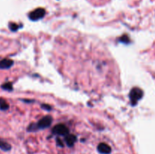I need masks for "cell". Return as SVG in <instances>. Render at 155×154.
I'll use <instances>...</instances> for the list:
<instances>
[{
	"label": "cell",
	"instance_id": "1",
	"mask_svg": "<svg viewBox=\"0 0 155 154\" xmlns=\"http://www.w3.org/2000/svg\"><path fill=\"white\" fill-rule=\"evenodd\" d=\"M52 123V117L51 116H45L43 118L39 120V122L36 124H30L27 128L28 131H36L39 129H45L48 128Z\"/></svg>",
	"mask_w": 155,
	"mask_h": 154
},
{
	"label": "cell",
	"instance_id": "2",
	"mask_svg": "<svg viewBox=\"0 0 155 154\" xmlns=\"http://www.w3.org/2000/svg\"><path fill=\"white\" fill-rule=\"evenodd\" d=\"M144 92L142 90L139 88H133L130 92V95H129V97H130V103H131L132 106H136V104H138L139 100H141L143 97Z\"/></svg>",
	"mask_w": 155,
	"mask_h": 154
},
{
	"label": "cell",
	"instance_id": "3",
	"mask_svg": "<svg viewBox=\"0 0 155 154\" xmlns=\"http://www.w3.org/2000/svg\"><path fill=\"white\" fill-rule=\"evenodd\" d=\"M45 15V9L39 8L35 9V10H33V11L30 12V13L29 14V18H30L31 21H36L42 19V18H43Z\"/></svg>",
	"mask_w": 155,
	"mask_h": 154
},
{
	"label": "cell",
	"instance_id": "4",
	"mask_svg": "<svg viewBox=\"0 0 155 154\" xmlns=\"http://www.w3.org/2000/svg\"><path fill=\"white\" fill-rule=\"evenodd\" d=\"M52 133L59 136H66L69 134V128L64 124H58L53 128Z\"/></svg>",
	"mask_w": 155,
	"mask_h": 154
},
{
	"label": "cell",
	"instance_id": "5",
	"mask_svg": "<svg viewBox=\"0 0 155 154\" xmlns=\"http://www.w3.org/2000/svg\"><path fill=\"white\" fill-rule=\"evenodd\" d=\"M97 150L101 154H110L112 149L110 146L107 143H100L97 146Z\"/></svg>",
	"mask_w": 155,
	"mask_h": 154
},
{
	"label": "cell",
	"instance_id": "6",
	"mask_svg": "<svg viewBox=\"0 0 155 154\" xmlns=\"http://www.w3.org/2000/svg\"><path fill=\"white\" fill-rule=\"evenodd\" d=\"M64 140H65V143L66 144L68 145L69 147H71L74 145V143L77 142V138L74 134H67L66 136H64Z\"/></svg>",
	"mask_w": 155,
	"mask_h": 154
},
{
	"label": "cell",
	"instance_id": "7",
	"mask_svg": "<svg viewBox=\"0 0 155 154\" xmlns=\"http://www.w3.org/2000/svg\"><path fill=\"white\" fill-rule=\"evenodd\" d=\"M14 64V61L11 59H3V60H0V69H9L12 67V65Z\"/></svg>",
	"mask_w": 155,
	"mask_h": 154
},
{
	"label": "cell",
	"instance_id": "8",
	"mask_svg": "<svg viewBox=\"0 0 155 154\" xmlns=\"http://www.w3.org/2000/svg\"><path fill=\"white\" fill-rule=\"evenodd\" d=\"M0 149H2L3 151L8 152V151L11 150V149H12V146H11L8 143H7V142L0 140Z\"/></svg>",
	"mask_w": 155,
	"mask_h": 154
},
{
	"label": "cell",
	"instance_id": "9",
	"mask_svg": "<svg viewBox=\"0 0 155 154\" xmlns=\"http://www.w3.org/2000/svg\"><path fill=\"white\" fill-rule=\"evenodd\" d=\"M8 104L4 99H1V98H0V109H1L2 110H6L8 109Z\"/></svg>",
	"mask_w": 155,
	"mask_h": 154
},
{
	"label": "cell",
	"instance_id": "10",
	"mask_svg": "<svg viewBox=\"0 0 155 154\" xmlns=\"http://www.w3.org/2000/svg\"><path fill=\"white\" fill-rule=\"evenodd\" d=\"M2 88L4 90H6V91H12V90H13L12 84L11 82L5 83V84H3L2 85Z\"/></svg>",
	"mask_w": 155,
	"mask_h": 154
},
{
	"label": "cell",
	"instance_id": "11",
	"mask_svg": "<svg viewBox=\"0 0 155 154\" xmlns=\"http://www.w3.org/2000/svg\"><path fill=\"white\" fill-rule=\"evenodd\" d=\"M120 42H123L124 44H128L130 42V39L127 35H124V36L120 38Z\"/></svg>",
	"mask_w": 155,
	"mask_h": 154
},
{
	"label": "cell",
	"instance_id": "12",
	"mask_svg": "<svg viewBox=\"0 0 155 154\" xmlns=\"http://www.w3.org/2000/svg\"><path fill=\"white\" fill-rule=\"evenodd\" d=\"M9 29L12 31H17L19 29V26L15 23H11V24H9Z\"/></svg>",
	"mask_w": 155,
	"mask_h": 154
},
{
	"label": "cell",
	"instance_id": "13",
	"mask_svg": "<svg viewBox=\"0 0 155 154\" xmlns=\"http://www.w3.org/2000/svg\"><path fill=\"white\" fill-rule=\"evenodd\" d=\"M56 143H57V145L58 146H60V147H63L64 145V143L62 142V140H61L60 138H58V137H57V139H56Z\"/></svg>",
	"mask_w": 155,
	"mask_h": 154
},
{
	"label": "cell",
	"instance_id": "14",
	"mask_svg": "<svg viewBox=\"0 0 155 154\" xmlns=\"http://www.w3.org/2000/svg\"><path fill=\"white\" fill-rule=\"evenodd\" d=\"M42 108L45 110H48V111H50L52 109L51 107V106H49L48 104H42Z\"/></svg>",
	"mask_w": 155,
	"mask_h": 154
}]
</instances>
